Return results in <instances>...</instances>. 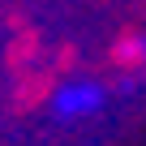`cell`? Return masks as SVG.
Listing matches in <instances>:
<instances>
[{"instance_id": "6da1fadb", "label": "cell", "mask_w": 146, "mask_h": 146, "mask_svg": "<svg viewBox=\"0 0 146 146\" xmlns=\"http://www.w3.org/2000/svg\"><path fill=\"white\" fill-rule=\"evenodd\" d=\"M103 86L99 82H73V86H64V90H56V99H52V112L60 116V120H78V116H90V112H99L103 108Z\"/></svg>"}, {"instance_id": "7a4b0ae2", "label": "cell", "mask_w": 146, "mask_h": 146, "mask_svg": "<svg viewBox=\"0 0 146 146\" xmlns=\"http://www.w3.org/2000/svg\"><path fill=\"white\" fill-rule=\"evenodd\" d=\"M125 52H129V56H137V60H146V35H142V39H133V43H125Z\"/></svg>"}]
</instances>
